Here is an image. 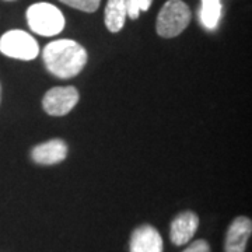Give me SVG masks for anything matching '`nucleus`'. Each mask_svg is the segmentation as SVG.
<instances>
[{"instance_id": "1", "label": "nucleus", "mask_w": 252, "mask_h": 252, "mask_svg": "<svg viewBox=\"0 0 252 252\" xmlns=\"http://www.w3.org/2000/svg\"><path fill=\"white\" fill-rule=\"evenodd\" d=\"M42 59L48 72L59 79L77 76L87 63V51L73 39H56L42 51Z\"/></svg>"}, {"instance_id": "2", "label": "nucleus", "mask_w": 252, "mask_h": 252, "mask_svg": "<svg viewBox=\"0 0 252 252\" xmlns=\"http://www.w3.org/2000/svg\"><path fill=\"white\" fill-rule=\"evenodd\" d=\"M27 23L30 28L42 36H55L64 28L62 11L51 3H35L27 10Z\"/></svg>"}, {"instance_id": "3", "label": "nucleus", "mask_w": 252, "mask_h": 252, "mask_svg": "<svg viewBox=\"0 0 252 252\" xmlns=\"http://www.w3.org/2000/svg\"><path fill=\"white\" fill-rule=\"evenodd\" d=\"M190 10L182 0H168L160 10L156 31L162 38H174L188 27Z\"/></svg>"}, {"instance_id": "4", "label": "nucleus", "mask_w": 252, "mask_h": 252, "mask_svg": "<svg viewBox=\"0 0 252 252\" xmlns=\"http://www.w3.org/2000/svg\"><path fill=\"white\" fill-rule=\"evenodd\" d=\"M0 52L13 59L32 61L39 54V46L26 31L11 30L0 38Z\"/></svg>"}, {"instance_id": "5", "label": "nucleus", "mask_w": 252, "mask_h": 252, "mask_svg": "<svg viewBox=\"0 0 252 252\" xmlns=\"http://www.w3.org/2000/svg\"><path fill=\"white\" fill-rule=\"evenodd\" d=\"M79 91L72 86L54 87L42 98V108L51 117H63L72 111L79 102Z\"/></svg>"}, {"instance_id": "6", "label": "nucleus", "mask_w": 252, "mask_h": 252, "mask_svg": "<svg viewBox=\"0 0 252 252\" xmlns=\"http://www.w3.org/2000/svg\"><path fill=\"white\" fill-rule=\"evenodd\" d=\"M162 238L160 233L150 224H142L130 235V252H162Z\"/></svg>"}, {"instance_id": "7", "label": "nucleus", "mask_w": 252, "mask_h": 252, "mask_svg": "<svg viewBox=\"0 0 252 252\" xmlns=\"http://www.w3.org/2000/svg\"><path fill=\"white\" fill-rule=\"evenodd\" d=\"M252 233V221L248 217H235L227 230L224 252H245Z\"/></svg>"}, {"instance_id": "8", "label": "nucleus", "mask_w": 252, "mask_h": 252, "mask_svg": "<svg viewBox=\"0 0 252 252\" xmlns=\"http://www.w3.org/2000/svg\"><path fill=\"white\" fill-rule=\"evenodd\" d=\"M199 227V217L196 213L187 210L182 212L172 220L170 228V238L174 245L188 244L196 233Z\"/></svg>"}, {"instance_id": "9", "label": "nucleus", "mask_w": 252, "mask_h": 252, "mask_svg": "<svg viewBox=\"0 0 252 252\" xmlns=\"http://www.w3.org/2000/svg\"><path fill=\"white\" fill-rule=\"evenodd\" d=\"M67 157V144L62 139H51L31 150V158L41 165H54Z\"/></svg>"}, {"instance_id": "10", "label": "nucleus", "mask_w": 252, "mask_h": 252, "mask_svg": "<svg viewBox=\"0 0 252 252\" xmlns=\"http://www.w3.org/2000/svg\"><path fill=\"white\" fill-rule=\"evenodd\" d=\"M127 17L125 0H108L105 6V26L111 32H119Z\"/></svg>"}, {"instance_id": "11", "label": "nucleus", "mask_w": 252, "mask_h": 252, "mask_svg": "<svg viewBox=\"0 0 252 252\" xmlns=\"http://www.w3.org/2000/svg\"><path fill=\"white\" fill-rule=\"evenodd\" d=\"M199 18L202 26L213 31L219 26L221 18V1L220 0H202V7L199 11Z\"/></svg>"}, {"instance_id": "12", "label": "nucleus", "mask_w": 252, "mask_h": 252, "mask_svg": "<svg viewBox=\"0 0 252 252\" xmlns=\"http://www.w3.org/2000/svg\"><path fill=\"white\" fill-rule=\"evenodd\" d=\"M125 1L127 16L132 20H136L139 17L140 11H147L153 3V0H125Z\"/></svg>"}, {"instance_id": "13", "label": "nucleus", "mask_w": 252, "mask_h": 252, "mask_svg": "<svg viewBox=\"0 0 252 252\" xmlns=\"http://www.w3.org/2000/svg\"><path fill=\"white\" fill-rule=\"evenodd\" d=\"M59 1L70 6L73 9L81 10L86 13L95 11L99 7V3H101V0H59Z\"/></svg>"}, {"instance_id": "14", "label": "nucleus", "mask_w": 252, "mask_h": 252, "mask_svg": "<svg viewBox=\"0 0 252 252\" xmlns=\"http://www.w3.org/2000/svg\"><path fill=\"white\" fill-rule=\"evenodd\" d=\"M182 252H210V245L205 240H198V241H193Z\"/></svg>"}, {"instance_id": "15", "label": "nucleus", "mask_w": 252, "mask_h": 252, "mask_svg": "<svg viewBox=\"0 0 252 252\" xmlns=\"http://www.w3.org/2000/svg\"><path fill=\"white\" fill-rule=\"evenodd\" d=\"M0 97H1V87H0Z\"/></svg>"}, {"instance_id": "16", "label": "nucleus", "mask_w": 252, "mask_h": 252, "mask_svg": "<svg viewBox=\"0 0 252 252\" xmlns=\"http://www.w3.org/2000/svg\"><path fill=\"white\" fill-rule=\"evenodd\" d=\"M6 1H14V0H6Z\"/></svg>"}]
</instances>
